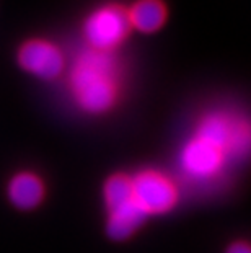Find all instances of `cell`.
Returning <instances> with one entry per match:
<instances>
[{
	"instance_id": "7a4b0ae2",
	"label": "cell",
	"mask_w": 251,
	"mask_h": 253,
	"mask_svg": "<svg viewBox=\"0 0 251 253\" xmlns=\"http://www.w3.org/2000/svg\"><path fill=\"white\" fill-rule=\"evenodd\" d=\"M71 88L77 105L90 115H101L117 98V67L111 52L87 49L71 72Z\"/></svg>"
},
{
	"instance_id": "6da1fadb",
	"label": "cell",
	"mask_w": 251,
	"mask_h": 253,
	"mask_svg": "<svg viewBox=\"0 0 251 253\" xmlns=\"http://www.w3.org/2000/svg\"><path fill=\"white\" fill-rule=\"evenodd\" d=\"M250 152L248 121L232 120L225 113H209L197 125L179 152V167L189 180L209 181L222 173L228 160Z\"/></svg>"
},
{
	"instance_id": "ba28073f",
	"label": "cell",
	"mask_w": 251,
	"mask_h": 253,
	"mask_svg": "<svg viewBox=\"0 0 251 253\" xmlns=\"http://www.w3.org/2000/svg\"><path fill=\"white\" fill-rule=\"evenodd\" d=\"M131 28H136L142 33H153L160 30L167 20V7L160 0H139L129 12Z\"/></svg>"
},
{
	"instance_id": "30bf717a",
	"label": "cell",
	"mask_w": 251,
	"mask_h": 253,
	"mask_svg": "<svg viewBox=\"0 0 251 253\" xmlns=\"http://www.w3.org/2000/svg\"><path fill=\"white\" fill-rule=\"evenodd\" d=\"M225 253H251L250 250V245L247 244V242H233V244H230L227 247Z\"/></svg>"
},
{
	"instance_id": "9c48e42d",
	"label": "cell",
	"mask_w": 251,
	"mask_h": 253,
	"mask_svg": "<svg viewBox=\"0 0 251 253\" xmlns=\"http://www.w3.org/2000/svg\"><path fill=\"white\" fill-rule=\"evenodd\" d=\"M132 180L131 175L114 173L106 178L103 185V201L106 211L116 209L132 201Z\"/></svg>"
},
{
	"instance_id": "3957f363",
	"label": "cell",
	"mask_w": 251,
	"mask_h": 253,
	"mask_svg": "<svg viewBox=\"0 0 251 253\" xmlns=\"http://www.w3.org/2000/svg\"><path fill=\"white\" fill-rule=\"evenodd\" d=\"M134 203L148 216L167 214L178 203V188L162 171L147 169L131 176Z\"/></svg>"
},
{
	"instance_id": "8992f818",
	"label": "cell",
	"mask_w": 251,
	"mask_h": 253,
	"mask_svg": "<svg viewBox=\"0 0 251 253\" xmlns=\"http://www.w3.org/2000/svg\"><path fill=\"white\" fill-rule=\"evenodd\" d=\"M44 183L33 171H18L7 185V198L20 211L36 209L44 199Z\"/></svg>"
},
{
	"instance_id": "52a82bcc",
	"label": "cell",
	"mask_w": 251,
	"mask_h": 253,
	"mask_svg": "<svg viewBox=\"0 0 251 253\" xmlns=\"http://www.w3.org/2000/svg\"><path fill=\"white\" fill-rule=\"evenodd\" d=\"M147 220V214L137 206L132 199L131 203L108 211L106 216V235L113 242H126L142 227Z\"/></svg>"
},
{
	"instance_id": "5b68a950",
	"label": "cell",
	"mask_w": 251,
	"mask_h": 253,
	"mask_svg": "<svg viewBox=\"0 0 251 253\" xmlns=\"http://www.w3.org/2000/svg\"><path fill=\"white\" fill-rule=\"evenodd\" d=\"M18 64L26 72L42 80H54L64 71V56L59 47L42 40H31L21 46Z\"/></svg>"
},
{
	"instance_id": "277c9868",
	"label": "cell",
	"mask_w": 251,
	"mask_h": 253,
	"mask_svg": "<svg viewBox=\"0 0 251 253\" xmlns=\"http://www.w3.org/2000/svg\"><path fill=\"white\" fill-rule=\"evenodd\" d=\"M131 31L127 12L117 5H105L85 21L83 33L95 51L111 52L126 40Z\"/></svg>"
}]
</instances>
